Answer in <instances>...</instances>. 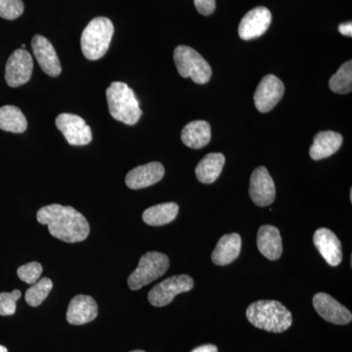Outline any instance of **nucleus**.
Segmentation results:
<instances>
[{"label":"nucleus","instance_id":"9d476101","mask_svg":"<svg viewBox=\"0 0 352 352\" xmlns=\"http://www.w3.org/2000/svg\"><path fill=\"white\" fill-rule=\"evenodd\" d=\"M284 94L285 87L281 80L274 75L265 76L254 92V105L259 112H270L283 98Z\"/></svg>","mask_w":352,"mask_h":352},{"label":"nucleus","instance_id":"cd10ccee","mask_svg":"<svg viewBox=\"0 0 352 352\" xmlns=\"http://www.w3.org/2000/svg\"><path fill=\"white\" fill-rule=\"evenodd\" d=\"M43 266L36 261L24 264L18 268L17 274L22 281L27 284L32 285L38 282L43 273Z\"/></svg>","mask_w":352,"mask_h":352},{"label":"nucleus","instance_id":"bb28decb","mask_svg":"<svg viewBox=\"0 0 352 352\" xmlns=\"http://www.w3.org/2000/svg\"><path fill=\"white\" fill-rule=\"evenodd\" d=\"M22 0H0V17L6 20H15L24 12Z\"/></svg>","mask_w":352,"mask_h":352},{"label":"nucleus","instance_id":"5701e85b","mask_svg":"<svg viewBox=\"0 0 352 352\" xmlns=\"http://www.w3.org/2000/svg\"><path fill=\"white\" fill-rule=\"evenodd\" d=\"M179 207L175 203H164L147 208L142 219L148 226H163L170 223L177 217Z\"/></svg>","mask_w":352,"mask_h":352},{"label":"nucleus","instance_id":"6ab92c4d","mask_svg":"<svg viewBox=\"0 0 352 352\" xmlns=\"http://www.w3.org/2000/svg\"><path fill=\"white\" fill-rule=\"evenodd\" d=\"M342 134L335 131H320L314 136V144L309 149V155L314 161H320L332 156L339 151L342 144Z\"/></svg>","mask_w":352,"mask_h":352},{"label":"nucleus","instance_id":"0eeeda50","mask_svg":"<svg viewBox=\"0 0 352 352\" xmlns=\"http://www.w3.org/2000/svg\"><path fill=\"white\" fill-rule=\"evenodd\" d=\"M193 287V278L189 275H175L156 285L149 292L148 300L153 307H166L173 302L176 296L191 291Z\"/></svg>","mask_w":352,"mask_h":352},{"label":"nucleus","instance_id":"f704fd0d","mask_svg":"<svg viewBox=\"0 0 352 352\" xmlns=\"http://www.w3.org/2000/svg\"><path fill=\"white\" fill-rule=\"evenodd\" d=\"M351 201H352V189H351Z\"/></svg>","mask_w":352,"mask_h":352},{"label":"nucleus","instance_id":"b1692460","mask_svg":"<svg viewBox=\"0 0 352 352\" xmlns=\"http://www.w3.org/2000/svg\"><path fill=\"white\" fill-rule=\"evenodd\" d=\"M27 129V119L19 108L11 105L0 108V129L12 133H23Z\"/></svg>","mask_w":352,"mask_h":352},{"label":"nucleus","instance_id":"a878e982","mask_svg":"<svg viewBox=\"0 0 352 352\" xmlns=\"http://www.w3.org/2000/svg\"><path fill=\"white\" fill-rule=\"evenodd\" d=\"M52 288L53 282L50 278H41L25 292V302L30 307H38L46 300Z\"/></svg>","mask_w":352,"mask_h":352},{"label":"nucleus","instance_id":"dca6fc26","mask_svg":"<svg viewBox=\"0 0 352 352\" xmlns=\"http://www.w3.org/2000/svg\"><path fill=\"white\" fill-rule=\"evenodd\" d=\"M164 176L163 164L157 162L139 166L127 173L126 184L129 188L138 190L147 188L161 182Z\"/></svg>","mask_w":352,"mask_h":352},{"label":"nucleus","instance_id":"72a5a7b5","mask_svg":"<svg viewBox=\"0 0 352 352\" xmlns=\"http://www.w3.org/2000/svg\"><path fill=\"white\" fill-rule=\"evenodd\" d=\"M131 352H146V351H132Z\"/></svg>","mask_w":352,"mask_h":352},{"label":"nucleus","instance_id":"f8f14e48","mask_svg":"<svg viewBox=\"0 0 352 352\" xmlns=\"http://www.w3.org/2000/svg\"><path fill=\"white\" fill-rule=\"evenodd\" d=\"M272 15L266 7L259 6L249 11L241 20L238 34L243 41L263 36L270 27Z\"/></svg>","mask_w":352,"mask_h":352},{"label":"nucleus","instance_id":"9b49d317","mask_svg":"<svg viewBox=\"0 0 352 352\" xmlns=\"http://www.w3.org/2000/svg\"><path fill=\"white\" fill-rule=\"evenodd\" d=\"M249 192L252 201L258 207H267L274 201L275 183L264 166H258L252 171Z\"/></svg>","mask_w":352,"mask_h":352},{"label":"nucleus","instance_id":"a211bd4d","mask_svg":"<svg viewBox=\"0 0 352 352\" xmlns=\"http://www.w3.org/2000/svg\"><path fill=\"white\" fill-rule=\"evenodd\" d=\"M258 251L270 261H277L283 252L281 234L277 227L263 226L259 227L256 238Z\"/></svg>","mask_w":352,"mask_h":352},{"label":"nucleus","instance_id":"c85d7f7f","mask_svg":"<svg viewBox=\"0 0 352 352\" xmlns=\"http://www.w3.org/2000/svg\"><path fill=\"white\" fill-rule=\"evenodd\" d=\"M19 289H14L11 293L0 294V315L1 316H9L16 312V302L21 298Z\"/></svg>","mask_w":352,"mask_h":352},{"label":"nucleus","instance_id":"6e6552de","mask_svg":"<svg viewBox=\"0 0 352 352\" xmlns=\"http://www.w3.org/2000/svg\"><path fill=\"white\" fill-rule=\"evenodd\" d=\"M56 127L69 145L85 146L92 140V132L85 120L73 113H61L55 120Z\"/></svg>","mask_w":352,"mask_h":352},{"label":"nucleus","instance_id":"4be33fe9","mask_svg":"<svg viewBox=\"0 0 352 352\" xmlns=\"http://www.w3.org/2000/svg\"><path fill=\"white\" fill-rule=\"evenodd\" d=\"M226 157L220 153H210L201 160L196 168V176L204 184H212L221 175Z\"/></svg>","mask_w":352,"mask_h":352},{"label":"nucleus","instance_id":"ddd939ff","mask_svg":"<svg viewBox=\"0 0 352 352\" xmlns=\"http://www.w3.org/2000/svg\"><path fill=\"white\" fill-rule=\"evenodd\" d=\"M312 302L317 314L330 323L346 325L352 320L351 312L328 294H316Z\"/></svg>","mask_w":352,"mask_h":352},{"label":"nucleus","instance_id":"aec40b11","mask_svg":"<svg viewBox=\"0 0 352 352\" xmlns=\"http://www.w3.org/2000/svg\"><path fill=\"white\" fill-rule=\"evenodd\" d=\"M242 239L239 234L231 233L222 236L212 254V263L224 266L230 264L239 256Z\"/></svg>","mask_w":352,"mask_h":352},{"label":"nucleus","instance_id":"2f4dec72","mask_svg":"<svg viewBox=\"0 0 352 352\" xmlns=\"http://www.w3.org/2000/svg\"><path fill=\"white\" fill-rule=\"evenodd\" d=\"M191 352H219V349L214 344H205V346L196 347Z\"/></svg>","mask_w":352,"mask_h":352},{"label":"nucleus","instance_id":"39448f33","mask_svg":"<svg viewBox=\"0 0 352 352\" xmlns=\"http://www.w3.org/2000/svg\"><path fill=\"white\" fill-rule=\"evenodd\" d=\"M173 59L179 75L191 78L198 85L210 82L212 68L200 53L186 45H179L175 50Z\"/></svg>","mask_w":352,"mask_h":352},{"label":"nucleus","instance_id":"423d86ee","mask_svg":"<svg viewBox=\"0 0 352 352\" xmlns=\"http://www.w3.org/2000/svg\"><path fill=\"white\" fill-rule=\"evenodd\" d=\"M170 268V258L159 252H148L141 256L138 268L129 275L127 283L132 291H138L146 285L163 276Z\"/></svg>","mask_w":352,"mask_h":352},{"label":"nucleus","instance_id":"2eb2a0df","mask_svg":"<svg viewBox=\"0 0 352 352\" xmlns=\"http://www.w3.org/2000/svg\"><path fill=\"white\" fill-rule=\"evenodd\" d=\"M314 243L329 265L336 267L342 263V244L337 235L330 229H317L314 233Z\"/></svg>","mask_w":352,"mask_h":352},{"label":"nucleus","instance_id":"20e7f679","mask_svg":"<svg viewBox=\"0 0 352 352\" xmlns=\"http://www.w3.org/2000/svg\"><path fill=\"white\" fill-rule=\"evenodd\" d=\"M115 28L112 21L97 17L88 23L80 38L82 51L87 59L96 61L107 53Z\"/></svg>","mask_w":352,"mask_h":352},{"label":"nucleus","instance_id":"f3484780","mask_svg":"<svg viewBox=\"0 0 352 352\" xmlns=\"http://www.w3.org/2000/svg\"><path fill=\"white\" fill-rule=\"evenodd\" d=\"M98 315V305L89 296L78 295L69 302L67 321L72 325H85L94 321Z\"/></svg>","mask_w":352,"mask_h":352},{"label":"nucleus","instance_id":"4468645a","mask_svg":"<svg viewBox=\"0 0 352 352\" xmlns=\"http://www.w3.org/2000/svg\"><path fill=\"white\" fill-rule=\"evenodd\" d=\"M32 50L41 69L46 75L58 76L61 74L62 67L56 51L52 43L43 36L36 34L32 39Z\"/></svg>","mask_w":352,"mask_h":352},{"label":"nucleus","instance_id":"393cba45","mask_svg":"<svg viewBox=\"0 0 352 352\" xmlns=\"http://www.w3.org/2000/svg\"><path fill=\"white\" fill-rule=\"evenodd\" d=\"M329 87L335 94H351L352 90V61L351 60L340 66L337 73L332 76L329 82Z\"/></svg>","mask_w":352,"mask_h":352},{"label":"nucleus","instance_id":"f257e3e1","mask_svg":"<svg viewBox=\"0 0 352 352\" xmlns=\"http://www.w3.org/2000/svg\"><path fill=\"white\" fill-rule=\"evenodd\" d=\"M36 219L39 223L48 226L53 237L66 243L85 241L89 235L90 227L87 219L69 206H45L38 210Z\"/></svg>","mask_w":352,"mask_h":352},{"label":"nucleus","instance_id":"412c9836","mask_svg":"<svg viewBox=\"0 0 352 352\" xmlns=\"http://www.w3.org/2000/svg\"><path fill=\"white\" fill-rule=\"evenodd\" d=\"M212 129L206 120H194L184 126L182 132L183 144L192 149H201L210 143Z\"/></svg>","mask_w":352,"mask_h":352},{"label":"nucleus","instance_id":"f03ea898","mask_svg":"<svg viewBox=\"0 0 352 352\" xmlns=\"http://www.w3.org/2000/svg\"><path fill=\"white\" fill-rule=\"evenodd\" d=\"M252 325L271 333H283L293 324V316L285 305L277 300H258L245 311Z\"/></svg>","mask_w":352,"mask_h":352},{"label":"nucleus","instance_id":"1a4fd4ad","mask_svg":"<svg viewBox=\"0 0 352 352\" xmlns=\"http://www.w3.org/2000/svg\"><path fill=\"white\" fill-rule=\"evenodd\" d=\"M34 62L32 55L25 50L14 51L6 67V80L10 87H19L31 80Z\"/></svg>","mask_w":352,"mask_h":352},{"label":"nucleus","instance_id":"c756f323","mask_svg":"<svg viewBox=\"0 0 352 352\" xmlns=\"http://www.w3.org/2000/svg\"><path fill=\"white\" fill-rule=\"evenodd\" d=\"M197 11L204 16L212 15L215 10V0H194Z\"/></svg>","mask_w":352,"mask_h":352},{"label":"nucleus","instance_id":"7ed1b4c3","mask_svg":"<svg viewBox=\"0 0 352 352\" xmlns=\"http://www.w3.org/2000/svg\"><path fill=\"white\" fill-rule=\"evenodd\" d=\"M109 112L113 119L124 122L127 126L138 124L142 116V110L135 94L126 83H111L106 90Z\"/></svg>","mask_w":352,"mask_h":352},{"label":"nucleus","instance_id":"473e14b6","mask_svg":"<svg viewBox=\"0 0 352 352\" xmlns=\"http://www.w3.org/2000/svg\"><path fill=\"white\" fill-rule=\"evenodd\" d=\"M0 352H8V349L6 346H0Z\"/></svg>","mask_w":352,"mask_h":352},{"label":"nucleus","instance_id":"7c9ffc66","mask_svg":"<svg viewBox=\"0 0 352 352\" xmlns=\"http://www.w3.org/2000/svg\"><path fill=\"white\" fill-rule=\"evenodd\" d=\"M339 32L340 34L346 36H352V24L351 22L344 23L339 25Z\"/></svg>","mask_w":352,"mask_h":352}]
</instances>
